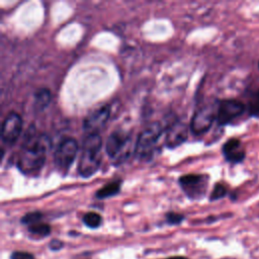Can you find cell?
Masks as SVG:
<instances>
[{
	"instance_id": "8",
	"label": "cell",
	"mask_w": 259,
	"mask_h": 259,
	"mask_svg": "<svg viewBox=\"0 0 259 259\" xmlns=\"http://www.w3.org/2000/svg\"><path fill=\"white\" fill-rule=\"evenodd\" d=\"M246 107L243 102L236 99H224L219 101L217 121L219 125H226L233 119L242 115Z\"/></svg>"
},
{
	"instance_id": "4",
	"label": "cell",
	"mask_w": 259,
	"mask_h": 259,
	"mask_svg": "<svg viewBox=\"0 0 259 259\" xmlns=\"http://www.w3.org/2000/svg\"><path fill=\"white\" fill-rule=\"evenodd\" d=\"M162 133L163 127L161 123L154 122L140 134L135 147V154L139 160L149 161L153 157L156 145Z\"/></svg>"
},
{
	"instance_id": "23",
	"label": "cell",
	"mask_w": 259,
	"mask_h": 259,
	"mask_svg": "<svg viewBox=\"0 0 259 259\" xmlns=\"http://www.w3.org/2000/svg\"><path fill=\"white\" fill-rule=\"evenodd\" d=\"M167 259H187L185 257H171V258H167Z\"/></svg>"
},
{
	"instance_id": "15",
	"label": "cell",
	"mask_w": 259,
	"mask_h": 259,
	"mask_svg": "<svg viewBox=\"0 0 259 259\" xmlns=\"http://www.w3.org/2000/svg\"><path fill=\"white\" fill-rule=\"evenodd\" d=\"M83 223L88 227V228H91V229H96L98 228L101 223H102V218L100 214H98L97 212H94V211H89V212H86L84 215H83Z\"/></svg>"
},
{
	"instance_id": "17",
	"label": "cell",
	"mask_w": 259,
	"mask_h": 259,
	"mask_svg": "<svg viewBox=\"0 0 259 259\" xmlns=\"http://www.w3.org/2000/svg\"><path fill=\"white\" fill-rule=\"evenodd\" d=\"M227 193H228L227 187L222 183H217V184H214V186L212 188V191L209 196V200L214 201V200L221 199V198L225 197L227 195Z\"/></svg>"
},
{
	"instance_id": "20",
	"label": "cell",
	"mask_w": 259,
	"mask_h": 259,
	"mask_svg": "<svg viewBox=\"0 0 259 259\" xmlns=\"http://www.w3.org/2000/svg\"><path fill=\"white\" fill-rule=\"evenodd\" d=\"M166 220L170 225H178L184 220V215L177 212H168L166 214Z\"/></svg>"
},
{
	"instance_id": "2",
	"label": "cell",
	"mask_w": 259,
	"mask_h": 259,
	"mask_svg": "<svg viewBox=\"0 0 259 259\" xmlns=\"http://www.w3.org/2000/svg\"><path fill=\"white\" fill-rule=\"evenodd\" d=\"M81 147L78 172L83 178H89L99 169L102 140L99 135H87L84 138Z\"/></svg>"
},
{
	"instance_id": "3",
	"label": "cell",
	"mask_w": 259,
	"mask_h": 259,
	"mask_svg": "<svg viewBox=\"0 0 259 259\" xmlns=\"http://www.w3.org/2000/svg\"><path fill=\"white\" fill-rule=\"evenodd\" d=\"M132 138L122 130H117L109 135L105 143V152L114 165L123 163L131 155Z\"/></svg>"
},
{
	"instance_id": "14",
	"label": "cell",
	"mask_w": 259,
	"mask_h": 259,
	"mask_svg": "<svg viewBox=\"0 0 259 259\" xmlns=\"http://www.w3.org/2000/svg\"><path fill=\"white\" fill-rule=\"evenodd\" d=\"M119 191H120V181L116 180V181H111V182L103 185L100 189H98L96 191L95 195L97 198L103 199V198L113 196V195L117 194Z\"/></svg>"
},
{
	"instance_id": "18",
	"label": "cell",
	"mask_w": 259,
	"mask_h": 259,
	"mask_svg": "<svg viewBox=\"0 0 259 259\" xmlns=\"http://www.w3.org/2000/svg\"><path fill=\"white\" fill-rule=\"evenodd\" d=\"M41 218H42V213L41 212H39V211H31V212H28L25 215H23V218L21 219V223L25 224V225H28V226H31V225L39 223Z\"/></svg>"
},
{
	"instance_id": "19",
	"label": "cell",
	"mask_w": 259,
	"mask_h": 259,
	"mask_svg": "<svg viewBox=\"0 0 259 259\" xmlns=\"http://www.w3.org/2000/svg\"><path fill=\"white\" fill-rule=\"evenodd\" d=\"M248 112L251 116H259V90L250 100L248 105Z\"/></svg>"
},
{
	"instance_id": "13",
	"label": "cell",
	"mask_w": 259,
	"mask_h": 259,
	"mask_svg": "<svg viewBox=\"0 0 259 259\" xmlns=\"http://www.w3.org/2000/svg\"><path fill=\"white\" fill-rule=\"evenodd\" d=\"M51 102V92L47 88L38 89L33 96V107L36 111H41Z\"/></svg>"
},
{
	"instance_id": "5",
	"label": "cell",
	"mask_w": 259,
	"mask_h": 259,
	"mask_svg": "<svg viewBox=\"0 0 259 259\" xmlns=\"http://www.w3.org/2000/svg\"><path fill=\"white\" fill-rule=\"evenodd\" d=\"M78 143L73 138H66L59 144L54 155V162L57 169L63 175L67 174L73 164L78 153Z\"/></svg>"
},
{
	"instance_id": "9",
	"label": "cell",
	"mask_w": 259,
	"mask_h": 259,
	"mask_svg": "<svg viewBox=\"0 0 259 259\" xmlns=\"http://www.w3.org/2000/svg\"><path fill=\"white\" fill-rule=\"evenodd\" d=\"M110 115V108L108 105H103L93 112L89 113L83 121V130L87 135H98L105 126Z\"/></svg>"
},
{
	"instance_id": "22",
	"label": "cell",
	"mask_w": 259,
	"mask_h": 259,
	"mask_svg": "<svg viewBox=\"0 0 259 259\" xmlns=\"http://www.w3.org/2000/svg\"><path fill=\"white\" fill-rule=\"evenodd\" d=\"M63 246L62 242L59 241V240H53L50 244V248L53 249V250H57V249H60L61 247Z\"/></svg>"
},
{
	"instance_id": "6",
	"label": "cell",
	"mask_w": 259,
	"mask_h": 259,
	"mask_svg": "<svg viewBox=\"0 0 259 259\" xmlns=\"http://www.w3.org/2000/svg\"><path fill=\"white\" fill-rule=\"evenodd\" d=\"M219 103V102H218ZM218 104L207 103L198 108L190 121V128L194 135H202L209 130L214 119H217Z\"/></svg>"
},
{
	"instance_id": "11",
	"label": "cell",
	"mask_w": 259,
	"mask_h": 259,
	"mask_svg": "<svg viewBox=\"0 0 259 259\" xmlns=\"http://www.w3.org/2000/svg\"><path fill=\"white\" fill-rule=\"evenodd\" d=\"M187 139V127L181 121L173 122L166 132L165 144L168 148H176Z\"/></svg>"
},
{
	"instance_id": "10",
	"label": "cell",
	"mask_w": 259,
	"mask_h": 259,
	"mask_svg": "<svg viewBox=\"0 0 259 259\" xmlns=\"http://www.w3.org/2000/svg\"><path fill=\"white\" fill-rule=\"evenodd\" d=\"M22 131V118L16 112L9 113L3 121L1 128L2 142L7 146H12L19 138Z\"/></svg>"
},
{
	"instance_id": "24",
	"label": "cell",
	"mask_w": 259,
	"mask_h": 259,
	"mask_svg": "<svg viewBox=\"0 0 259 259\" xmlns=\"http://www.w3.org/2000/svg\"><path fill=\"white\" fill-rule=\"evenodd\" d=\"M258 69H259V62H258Z\"/></svg>"
},
{
	"instance_id": "1",
	"label": "cell",
	"mask_w": 259,
	"mask_h": 259,
	"mask_svg": "<svg viewBox=\"0 0 259 259\" xmlns=\"http://www.w3.org/2000/svg\"><path fill=\"white\" fill-rule=\"evenodd\" d=\"M50 145L51 142L47 135L38 133L33 124L29 125L18 154V169L29 175L39 172L45 165Z\"/></svg>"
},
{
	"instance_id": "7",
	"label": "cell",
	"mask_w": 259,
	"mask_h": 259,
	"mask_svg": "<svg viewBox=\"0 0 259 259\" xmlns=\"http://www.w3.org/2000/svg\"><path fill=\"white\" fill-rule=\"evenodd\" d=\"M208 177L202 174H187L179 178V184L191 199H198L205 193Z\"/></svg>"
},
{
	"instance_id": "12",
	"label": "cell",
	"mask_w": 259,
	"mask_h": 259,
	"mask_svg": "<svg viewBox=\"0 0 259 259\" xmlns=\"http://www.w3.org/2000/svg\"><path fill=\"white\" fill-rule=\"evenodd\" d=\"M222 152L225 159L233 164L241 163L246 157L244 150L241 149V141L236 138L228 140L223 145Z\"/></svg>"
},
{
	"instance_id": "21",
	"label": "cell",
	"mask_w": 259,
	"mask_h": 259,
	"mask_svg": "<svg viewBox=\"0 0 259 259\" xmlns=\"http://www.w3.org/2000/svg\"><path fill=\"white\" fill-rule=\"evenodd\" d=\"M11 259H34V257L30 253L17 251V252H13L11 254Z\"/></svg>"
},
{
	"instance_id": "16",
	"label": "cell",
	"mask_w": 259,
	"mask_h": 259,
	"mask_svg": "<svg viewBox=\"0 0 259 259\" xmlns=\"http://www.w3.org/2000/svg\"><path fill=\"white\" fill-rule=\"evenodd\" d=\"M28 231L30 234L44 238L51 233V227L45 223H37L31 226H28Z\"/></svg>"
}]
</instances>
